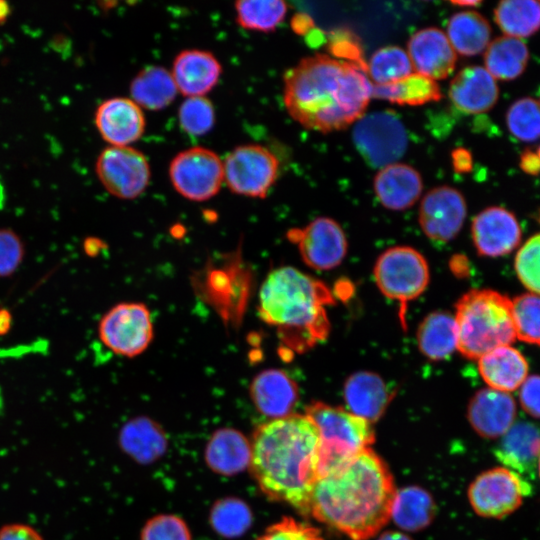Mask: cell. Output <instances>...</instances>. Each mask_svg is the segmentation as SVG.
Here are the masks:
<instances>
[{
    "label": "cell",
    "mask_w": 540,
    "mask_h": 540,
    "mask_svg": "<svg viewBox=\"0 0 540 540\" xmlns=\"http://www.w3.org/2000/svg\"><path fill=\"white\" fill-rule=\"evenodd\" d=\"M13 323V318L10 311L6 308H0V336L6 335Z\"/></svg>",
    "instance_id": "obj_52"
},
{
    "label": "cell",
    "mask_w": 540,
    "mask_h": 540,
    "mask_svg": "<svg viewBox=\"0 0 540 540\" xmlns=\"http://www.w3.org/2000/svg\"><path fill=\"white\" fill-rule=\"evenodd\" d=\"M169 178L174 189L184 198L205 201L215 196L223 184V162L210 149L191 147L172 159Z\"/></svg>",
    "instance_id": "obj_11"
},
{
    "label": "cell",
    "mask_w": 540,
    "mask_h": 540,
    "mask_svg": "<svg viewBox=\"0 0 540 540\" xmlns=\"http://www.w3.org/2000/svg\"><path fill=\"white\" fill-rule=\"evenodd\" d=\"M447 37L455 52L463 56H475L488 47L491 27L478 12L461 11L449 19Z\"/></svg>",
    "instance_id": "obj_31"
},
{
    "label": "cell",
    "mask_w": 540,
    "mask_h": 540,
    "mask_svg": "<svg viewBox=\"0 0 540 540\" xmlns=\"http://www.w3.org/2000/svg\"><path fill=\"white\" fill-rule=\"evenodd\" d=\"M256 409L272 419L292 414L298 401L296 383L283 370L266 369L258 373L249 387Z\"/></svg>",
    "instance_id": "obj_21"
},
{
    "label": "cell",
    "mask_w": 540,
    "mask_h": 540,
    "mask_svg": "<svg viewBox=\"0 0 540 540\" xmlns=\"http://www.w3.org/2000/svg\"><path fill=\"white\" fill-rule=\"evenodd\" d=\"M408 55L416 73L443 80L454 70L457 54L447 35L436 27L414 33L408 41Z\"/></svg>",
    "instance_id": "obj_18"
},
{
    "label": "cell",
    "mask_w": 540,
    "mask_h": 540,
    "mask_svg": "<svg viewBox=\"0 0 540 540\" xmlns=\"http://www.w3.org/2000/svg\"><path fill=\"white\" fill-rule=\"evenodd\" d=\"M205 459L208 466L216 473L237 474L250 465L251 443L235 429H219L207 444Z\"/></svg>",
    "instance_id": "obj_27"
},
{
    "label": "cell",
    "mask_w": 540,
    "mask_h": 540,
    "mask_svg": "<svg viewBox=\"0 0 540 540\" xmlns=\"http://www.w3.org/2000/svg\"><path fill=\"white\" fill-rule=\"evenodd\" d=\"M304 263L315 270H330L340 265L347 253V239L332 218L318 217L303 228L288 231Z\"/></svg>",
    "instance_id": "obj_14"
},
{
    "label": "cell",
    "mask_w": 540,
    "mask_h": 540,
    "mask_svg": "<svg viewBox=\"0 0 540 540\" xmlns=\"http://www.w3.org/2000/svg\"><path fill=\"white\" fill-rule=\"evenodd\" d=\"M313 22L308 15H297L292 20V27L296 33L304 34L312 28Z\"/></svg>",
    "instance_id": "obj_51"
},
{
    "label": "cell",
    "mask_w": 540,
    "mask_h": 540,
    "mask_svg": "<svg viewBox=\"0 0 540 540\" xmlns=\"http://www.w3.org/2000/svg\"><path fill=\"white\" fill-rule=\"evenodd\" d=\"M478 370L489 388L508 393L523 384L529 365L519 350L507 345L495 348L480 357Z\"/></svg>",
    "instance_id": "obj_26"
},
{
    "label": "cell",
    "mask_w": 540,
    "mask_h": 540,
    "mask_svg": "<svg viewBox=\"0 0 540 540\" xmlns=\"http://www.w3.org/2000/svg\"><path fill=\"white\" fill-rule=\"evenodd\" d=\"M494 19L506 36L520 38L540 28V2L532 0H506L494 10Z\"/></svg>",
    "instance_id": "obj_35"
},
{
    "label": "cell",
    "mask_w": 540,
    "mask_h": 540,
    "mask_svg": "<svg viewBox=\"0 0 540 540\" xmlns=\"http://www.w3.org/2000/svg\"><path fill=\"white\" fill-rule=\"evenodd\" d=\"M9 7L4 1H0V23L4 22L8 16Z\"/></svg>",
    "instance_id": "obj_54"
},
{
    "label": "cell",
    "mask_w": 540,
    "mask_h": 540,
    "mask_svg": "<svg viewBox=\"0 0 540 540\" xmlns=\"http://www.w3.org/2000/svg\"><path fill=\"white\" fill-rule=\"evenodd\" d=\"M141 540H191V534L180 517L162 514L147 521L141 532Z\"/></svg>",
    "instance_id": "obj_43"
},
{
    "label": "cell",
    "mask_w": 540,
    "mask_h": 540,
    "mask_svg": "<svg viewBox=\"0 0 540 540\" xmlns=\"http://www.w3.org/2000/svg\"><path fill=\"white\" fill-rule=\"evenodd\" d=\"M101 342L115 354L134 357L153 338L149 309L142 303H120L108 310L98 325Z\"/></svg>",
    "instance_id": "obj_12"
},
{
    "label": "cell",
    "mask_w": 540,
    "mask_h": 540,
    "mask_svg": "<svg viewBox=\"0 0 540 540\" xmlns=\"http://www.w3.org/2000/svg\"><path fill=\"white\" fill-rule=\"evenodd\" d=\"M223 169L224 182L233 193L264 198L278 177L279 161L268 148L246 144L225 157Z\"/></svg>",
    "instance_id": "obj_10"
},
{
    "label": "cell",
    "mask_w": 540,
    "mask_h": 540,
    "mask_svg": "<svg viewBox=\"0 0 540 540\" xmlns=\"http://www.w3.org/2000/svg\"><path fill=\"white\" fill-rule=\"evenodd\" d=\"M95 172L108 193L134 199L149 185L151 172L145 155L131 146H108L98 155Z\"/></svg>",
    "instance_id": "obj_13"
},
{
    "label": "cell",
    "mask_w": 540,
    "mask_h": 540,
    "mask_svg": "<svg viewBox=\"0 0 540 540\" xmlns=\"http://www.w3.org/2000/svg\"><path fill=\"white\" fill-rule=\"evenodd\" d=\"M372 97V83L359 67L324 54L301 59L284 74L288 114L303 127L329 133L360 119Z\"/></svg>",
    "instance_id": "obj_1"
},
{
    "label": "cell",
    "mask_w": 540,
    "mask_h": 540,
    "mask_svg": "<svg viewBox=\"0 0 540 540\" xmlns=\"http://www.w3.org/2000/svg\"><path fill=\"white\" fill-rule=\"evenodd\" d=\"M343 396L349 411L370 423L381 418L392 399L384 380L371 371L350 375L345 381Z\"/></svg>",
    "instance_id": "obj_25"
},
{
    "label": "cell",
    "mask_w": 540,
    "mask_h": 540,
    "mask_svg": "<svg viewBox=\"0 0 540 540\" xmlns=\"http://www.w3.org/2000/svg\"><path fill=\"white\" fill-rule=\"evenodd\" d=\"M466 215L463 195L457 189L443 185L424 195L418 220L427 238L437 243H447L460 232Z\"/></svg>",
    "instance_id": "obj_15"
},
{
    "label": "cell",
    "mask_w": 540,
    "mask_h": 540,
    "mask_svg": "<svg viewBox=\"0 0 540 540\" xmlns=\"http://www.w3.org/2000/svg\"><path fill=\"white\" fill-rule=\"evenodd\" d=\"M536 154L538 155V157H539V159H540V147L538 148V151H537Z\"/></svg>",
    "instance_id": "obj_57"
},
{
    "label": "cell",
    "mask_w": 540,
    "mask_h": 540,
    "mask_svg": "<svg viewBox=\"0 0 540 540\" xmlns=\"http://www.w3.org/2000/svg\"><path fill=\"white\" fill-rule=\"evenodd\" d=\"M251 443L250 469L262 492L310 515L318 479L319 432L306 414L292 413L258 426Z\"/></svg>",
    "instance_id": "obj_3"
},
{
    "label": "cell",
    "mask_w": 540,
    "mask_h": 540,
    "mask_svg": "<svg viewBox=\"0 0 540 540\" xmlns=\"http://www.w3.org/2000/svg\"><path fill=\"white\" fill-rule=\"evenodd\" d=\"M519 400L522 409L540 419V375H531L520 386Z\"/></svg>",
    "instance_id": "obj_47"
},
{
    "label": "cell",
    "mask_w": 540,
    "mask_h": 540,
    "mask_svg": "<svg viewBox=\"0 0 540 540\" xmlns=\"http://www.w3.org/2000/svg\"><path fill=\"white\" fill-rule=\"evenodd\" d=\"M506 124L512 135L524 142L540 138V104L529 97L514 102L507 111Z\"/></svg>",
    "instance_id": "obj_40"
},
{
    "label": "cell",
    "mask_w": 540,
    "mask_h": 540,
    "mask_svg": "<svg viewBox=\"0 0 540 540\" xmlns=\"http://www.w3.org/2000/svg\"><path fill=\"white\" fill-rule=\"evenodd\" d=\"M417 344L421 353L430 360L448 358L457 349L455 318L443 311L428 314L418 327Z\"/></svg>",
    "instance_id": "obj_30"
},
{
    "label": "cell",
    "mask_w": 540,
    "mask_h": 540,
    "mask_svg": "<svg viewBox=\"0 0 540 540\" xmlns=\"http://www.w3.org/2000/svg\"><path fill=\"white\" fill-rule=\"evenodd\" d=\"M119 442L123 451L142 464L156 461L167 449L164 430L145 416L126 422L120 430Z\"/></svg>",
    "instance_id": "obj_28"
},
{
    "label": "cell",
    "mask_w": 540,
    "mask_h": 540,
    "mask_svg": "<svg viewBox=\"0 0 540 540\" xmlns=\"http://www.w3.org/2000/svg\"><path fill=\"white\" fill-rule=\"evenodd\" d=\"M529 52L519 38L501 36L489 43L484 55L486 70L500 80H512L527 66Z\"/></svg>",
    "instance_id": "obj_34"
},
{
    "label": "cell",
    "mask_w": 540,
    "mask_h": 540,
    "mask_svg": "<svg viewBox=\"0 0 540 540\" xmlns=\"http://www.w3.org/2000/svg\"><path fill=\"white\" fill-rule=\"evenodd\" d=\"M328 46L331 54L345 58V62L366 72L367 63L364 61L359 40L353 33L345 29L336 31L332 34Z\"/></svg>",
    "instance_id": "obj_46"
},
{
    "label": "cell",
    "mask_w": 540,
    "mask_h": 540,
    "mask_svg": "<svg viewBox=\"0 0 540 540\" xmlns=\"http://www.w3.org/2000/svg\"><path fill=\"white\" fill-rule=\"evenodd\" d=\"M520 167L530 175H537L540 172V159L535 152L525 151L520 157Z\"/></svg>",
    "instance_id": "obj_50"
},
{
    "label": "cell",
    "mask_w": 540,
    "mask_h": 540,
    "mask_svg": "<svg viewBox=\"0 0 540 540\" xmlns=\"http://www.w3.org/2000/svg\"><path fill=\"white\" fill-rule=\"evenodd\" d=\"M25 257L22 238L10 228H0V278L14 274Z\"/></svg>",
    "instance_id": "obj_44"
},
{
    "label": "cell",
    "mask_w": 540,
    "mask_h": 540,
    "mask_svg": "<svg viewBox=\"0 0 540 540\" xmlns=\"http://www.w3.org/2000/svg\"><path fill=\"white\" fill-rule=\"evenodd\" d=\"M334 303L325 283L283 266L271 271L262 283L258 314L276 328L288 349L301 353L328 337L331 326L326 307Z\"/></svg>",
    "instance_id": "obj_4"
},
{
    "label": "cell",
    "mask_w": 540,
    "mask_h": 540,
    "mask_svg": "<svg viewBox=\"0 0 540 540\" xmlns=\"http://www.w3.org/2000/svg\"><path fill=\"white\" fill-rule=\"evenodd\" d=\"M514 268L520 282L540 295V233L531 236L518 250Z\"/></svg>",
    "instance_id": "obj_42"
},
{
    "label": "cell",
    "mask_w": 540,
    "mask_h": 540,
    "mask_svg": "<svg viewBox=\"0 0 540 540\" xmlns=\"http://www.w3.org/2000/svg\"><path fill=\"white\" fill-rule=\"evenodd\" d=\"M537 468H538V474H539V477H540V458H539V461H538V464H537Z\"/></svg>",
    "instance_id": "obj_56"
},
{
    "label": "cell",
    "mask_w": 540,
    "mask_h": 540,
    "mask_svg": "<svg viewBox=\"0 0 540 540\" xmlns=\"http://www.w3.org/2000/svg\"><path fill=\"white\" fill-rule=\"evenodd\" d=\"M257 540H324L314 527L285 517L269 526Z\"/></svg>",
    "instance_id": "obj_45"
},
{
    "label": "cell",
    "mask_w": 540,
    "mask_h": 540,
    "mask_svg": "<svg viewBox=\"0 0 540 540\" xmlns=\"http://www.w3.org/2000/svg\"><path fill=\"white\" fill-rule=\"evenodd\" d=\"M179 124L184 132L192 136L208 133L215 123V109L204 96L187 97L179 107Z\"/></svg>",
    "instance_id": "obj_41"
},
{
    "label": "cell",
    "mask_w": 540,
    "mask_h": 540,
    "mask_svg": "<svg viewBox=\"0 0 540 540\" xmlns=\"http://www.w3.org/2000/svg\"><path fill=\"white\" fill-rule=\"evenodd\" d=\"M373 274L381 293L400 303V318L404 323L407 303L418 298L429 283L425 257L409 246L391 247L378 257Z\"/></svg>",
    "instance_id": "obj_7"
},
{
    "label": "cell",
    "mask_w": 540,
    "mask_h": 540,
    "mask_svg": "<svg viewBox=\"0 0 540 540\" xmlns=\"http://www.w3.org/2000/svg\"><path fill=\"white\" fill-rule=\"evenodd\" d=\"M287 4L282 0H241L235 2L236 21L244 29L272 32L284 20Z\"/></svg>",
    "instance_id": "obj_36"
},
{
    "label": "cell",
    "mask_w": 540,
    "mask_h": 540,
    "mask_svg": "<svg viewBox=\"0 0 540 540\" xmlns=\"http://www.w3.org/2000/svg\"><path fill=\"white\" fill-rule=\"evenodd\" d=\"M353 142L364 160L376 168L395 163L408 145L402 121L387 110L364 114L358 119L353 129Z\"/></svg>",
    "instance_id": "obj_9"
},
{
    "label": "cell",
    "mask_w": 540,
    "mask_h": 540,
    "mask_svg": "<svg viewBox=\"0 0 540 540\" xmlns=\"http://www.w3.org/2000/svg\"><path fill=\"white\" fill-rule=\"evenodd\" d=\"M495 78L481 66L461 69L449 86L453 105L466 114H480L490 110L498 99Z\"/></svg>",
    "instance_id": "obj_22"
},
{
    "label": "cell",
    "mask_w": 540,
    "mask_h": 540,
    "mask_svg": "<svg viewBox=\"0 0 540 540\" xmlns=\"http://www.w3.org/2000/svg\"><path fill=\"white\" fill-rule=\"evenodd\" d=\"M452 4L456 5V6H460V7H474V6H478L481 4V1H475V0H472V1H451Z\"/></svg>",
    "instance_id": "obj_55"
},
{
    "label": "cell",
    "mask_w": 540,
    "mask_h": 540,
    "mask_svg": "<svg viewBox=\"0 0 540 540\" xmlns=\"http://www.w3.org/2000/svg\"><path fill=\"white\" fill-rule=\"evenodd\" d=\"M0 540H45L33 526L14 522L0 527Z\"/></svg>",
    "instance_id": "obj_48"
},
{
    "label": "cell",
    "mask_w": 540,
    "mask_h": 540,
    "mask_svg": "<svg viewBox=\"0 0 540 540\" xmlns=\"http://www.w3.org/2000/svg\"><path fill=\"white\" fill-rule=\"evenodd\" d=\"M94 120L99 134L110 146H129L141 138L146 126L141 107L125 97L102 102Z\"/></svg>",
    "instance_id": "obj_17"
},
{
    "label": "cell",
    "mask_w": 540,
    "mask_h": 540,
    "mask_svg": "<svg viewBox=\"0 0 540 540\" xmlns=\"http://www.w3.org/2000/svg\"><path fill=\"white\" fill-rule=\"evenodd\" d=\"M210 524L223 537L243 535L253 521L249 506L239 498L226 497L218 500L210 511Z\"/></svg>",
    "instance_id": "obj_37"
},
{
    "label": "cell",
    "mask_w": 540,
    "mask_h": 540,
    "mask_svg": "<svg viewBox=\"0 0 540 540\" xmlns=\"http://www.w3.org/2000/svg\"><path fill=\"white\" fill-rule=\"evenodd\" d=\"M305 414L319 432L318 479L343 468L375 440L371 423L342 407L315 401Z\"/></svg>",
    "instance_id": "obj_6"
},
{
    "label": "cell",
    "mask_w": 540,
    "mask_h": 540,
    "mask_svg": "<svg viewBox=\"0 0 540 540\" xmlns=\"http://www.w3.org/2000/svg\"><path fill=\"white\" fill-rule=\"evenodd\" d=\"M178 89L170 71L150 65L143 68L130 83L131 99L148 110H161L170 105Z\"/></svg>",
    "instance_id": "obj_29"
},
{
    "label": "cell",
    "mask_w": 540,
    "mask_h": 540,
    "mask_svg": "<svg viewBox=\"0 0 540 540\" xmlns=\"http://www.w3.org/2000/svg\"><path fill=\"white\" fill-rule=\"evenodd\" d=\"M373 184L379 202L385 208L395 211L413 206L423 190L420 173L403 163H393L381 168Z\"/></svg>",
    "instance_id": "obj_24"
},
{
    "label": "cell",
    "mask_w": 540,
    "mask_h": 540,
    "mask_svg": "<svg viewBox=\"0 0 540 540\" xmlns=\"http://www.w3.org/2000/svg\"><path fill=\"white\" fill-rule=\"evenodd\" d=\"M504 467L526 479L533 476L540 458V429L533 423H514L494 451Z\"/></svg>",
    "instance_id": "obj_23"
},
{
    "label": "cell",
    "mask_w": 540,
    "mask_h": 540,
    "mask_svg": "<svg viewBox=\"0 0 540 540\" xmlns=\"http://www.w3.org/2000/svg\"><path fill=\"white\" fill-rule=\"evenodd\" d=\"M435 511V503L426 490L409 486L396 491L391 517L398 527L418 531L431 523Z\"/></svg>",
    "instance_id": "obj_33"
},
{
    "label": "cell",
    "mask_w": 540,
    "mask_h": 540,
    "mask_svg": "<svg viewBox=\"0 0 540 540\" xmlns=\"http://www.w3.org/2000/svg\"><path fill=\"white\" fill-rule=\"evenodd\" d=\"M395 494L388 466L367 448L340 470L317 480L310 515L352 540H367L387 524Z\"/></svg>",
    "instance_id": "obj_2"
},
{
    "label": "cell",
    "mask_w": 540,
    "mask_h": 540,
    "mask_svg": "<svg viewBox=\"0 0 540 540\" xmlns=\"http://www.w3.org/2000/svg\"><path fill=\"white\" fill-rule=\"evenodd\" d=\"M467 418L473 430L485 439L502 437L514 424L516 403L506 392L478 390L470 399Z\"/></svg>",
    "instance_id": "obj_19"
},
{
    "label": "cell",
    "mask_w": 540,
    "mask_h": 540,
    "mask_svg": "<svg viewBox=\"0 0 540 540\" xmlns=\"http://www.w3.org/2000/svg\"><path fill=\"white\" fill-rule=\"evenodd\" d=\"M378 540H411L408 536L403 533L396 531H388L383 533Z\"/></svg>",
    "instance_id": "obj_53"
},
{
    "label": "cell",
    "mask_w": 540,
    "mask_h": 540,
    "mask_svg": "<svg viewBox=\"0 0 540 540\" xmlns=\"http://www.w3.org/2000/svg\"><path fill=\"white\" fill-rule=\"evenodd\" d=\"M221 72L220 62L211 52L187 49L175 57L171 74L178 92L186 97H195L210 92Z\"/></svg>",
    "instance_id": "obj_20"
},
{
    "label": "cell",
    "mask_w": 540,
    "mask_h": 540,
    "mask_svg": "<svg viewBox=\"0 0 540 540\" xmlns=\"http://www.w3.org/2000/svg\"><path fill=\"white\" fill-rule=\"evenodd\" d=\"M531 493L527 479L506 467H494L473 480L468 499L479 516L500 519L515 512Z\"/></svg>",
    "instance_id": "obj_8"
},
{
    "label": "cell",
    "mask_w": 540,
    "mask_h": 540,
    "mask_svg": "<svg viewBox=\"0 0 540 540\" xmlns=\"http://www.w3.org/2000/svg\"><path fill=\"white\" fill-rule=\"evenodd\" d=\"M372 97L398 105L418 106L439 101L442 93L435 80L413 72L396 82L372 85Z\"/></svg>",
    "instance_id": "obj_32"
},
{
    "label": "cell",
    "mask_w": 540,
    "mask_h": 540,
    "mask_svg": "<svg viewBox=\"0 0 540 540\" xmlns=\"http://www.w3.org/2000/svg\"><path fill=\"white\" fill-rule=\"evenodd\" d=\"M408 53L398 46H387L375 51L367 63L366 72L376 84H388L413 73Z\"/></svg>",
    "instance_id": "obj_38"
},
{
    "label": "cell",
    "mask_w": 540,
    "mask_h": 540,
    "mask_svg": "<svg viewBox=\"0 0 540 540\" xmlns=\"http://www.w3.org/2000/svg\"><path fill=\"white\" fill-rule=\"evenodd\" d=\"M471 235L478 255L496 258L514 251L521 242L522 232L511 211L493 206L474 217Z\"/></svg>",
    "instance_id": "obj_16"
},
{
    "label": "cell",
    "mask_w": 540,
    "mask_h": 540,
    "mask_svg": "<svg viewBox=\"0 0 540 540\" xmlns=\"http://www.w3.org/2000/svg\"><path fill=\"white\" fill-rule=\"evenodd\" d=\"M457 350L468 359H479L516 339L512 300L492 289H472L455 305Z\"/></svg>",
    "instance_id": "obj_5"
},
{
    "label": "cell",
    "mask_w": 540,
    "mask_h": 540,
    "mask_svg": "<svg viewBox=\"0 0 540 540\" xmlns=\"http://www.w3.org/2000/svg\"><path fill=\"white\" fill-rule=\"evenodd\" d=\"M452 166L457 173H467L472 170V154L465 148H456L451 153Z\"/></svg>",
    "instance_id": "obj_49"
},
{
    "label": "cell",
    "mask_w": 540,
    "mask_h": 540,
    "mask_svg": "<svg viewBox=\"0 0 540 540\" xmlns=\"http://www.w3.org/2000/svg\"><path fill=\"white\" fill-rule=\"evenodd\" d=\"M516 338L540 346V295L523 293L512 300Z\"/></svg>",
    "instance_id": "obj_39"
}]
</instances>
